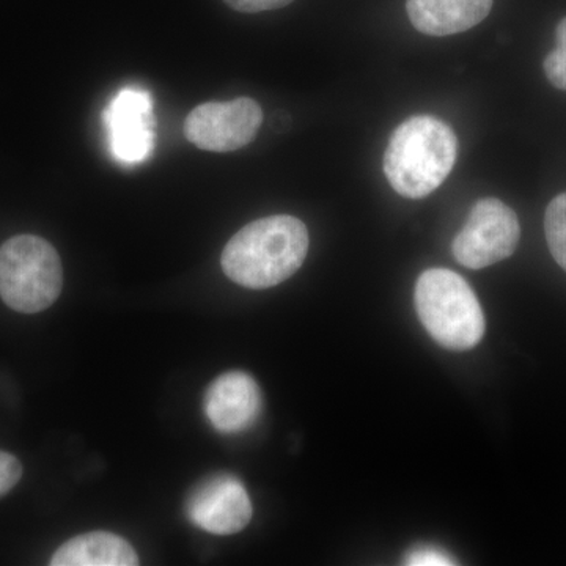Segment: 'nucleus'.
<instances>
[{"label": "nucleus", "instance_id": "f03ea898", "mask_svg": "<svg viewBox=\"0 0 566 566\" xmlns=\"http://www.w3.org/2000/svg\"><path fill=\"white\" fill-rule=\"evenodd\" d=\"M457 153L455 133L446 122L433 115H415L395 129L387 144V181L406 199H423L452 172Z\"/></svg>", "mask_w": 566, "mask_h": 566}, {"label": "nucleus", "instance_id": "ddd939ff", "mask_svg": "<svg viewBox=\"0 0 566 566\" xmlns=\"http://www.w3.org/2000/svg\"><path fill=\"white\" fill-rule=\"evenodd\" d=\"M547 81L566 92V18L558 22L556 31V50L551 51L545 59Z\"/></svg>", "mask_w": 566, "mask_h": 566}, {"label": "nucleus", "instance_id": "f257e3e1", "mask_svg": "<svg viewBox=\"0 0 566 566\" xmlns=\"http://www.w3.org/2000/svg\"><path fill=\"white\" fill-rule=\"evenodd\" d=\"M308 230L294 216L279 214L243 227L222 252V270L238 285L271 289L292 277L307 256Z\"/></svg>", "mask_w": 566, "mask_h": 566}, {"label": "nucleus", "instance_id": "1a4fd4ad", "mask_svg": "<svg viewBox=\"0 0 566 566\" xmlns=\"http://www.w3.org/2000/svg\"><path fill=\"white\" fill-rule=\"evenodd\" d=\"M203 411L211 427L222 434L248 431L263 412V395L255 379L245 371H229L208 386Z\"/></svg>", "mask_w": 566, "mask_h": 566}, {"label": "nucleus", "instance_id": "39448f33", "mask_svg": "<svg viewBox=\"0 0 566 566\" xmlns=\"http://www.w3.org/2000/svg\"><path fill=\"white\" fill-rule=\"evenodd\" d=\"M520 237L516 212L501 200L488 197L474 205L463 230L453 240V256L469 270H483L512 256Z\"/></svg>", "mask_w": 566, "mask_h": 566}, {"label": "nucleus", "instance_id": "dca6fc26", "mask_svg": "<svg viewBox=\"0 0 566 566\" xmlns=\"http://www.w3.org/2000/svg\"><path fill=\"white\" fill-rule=\"evenodd\" d=\"M223 2L241 13H260V11L283 9L293 0H223Z\"/></svg>", "mask_w": 566, "mask_h": 566}, {"label": "nucleus", "instance_id": "20e7f679", "mask_svg": "<svg viewBox=\"0 0 566 566\" xmlns=\"http://www.w3.org/2000/svg\"><path fill=\"white\" fill-rule=\"evenodd\" d=\"M63 270L54 245L18 234L0 248V297L20 314H39L61 296Z\"/></svg>", "mask_w": 566, "mask_h": 566}, {"label": "nucleus", "instance_id": "0eeeda50", "mask_svg": "<svg viewBox=\"0 0 566 566\" xmlns=\"http://www.w3.org/2000/svg\"><path fill=\"white\" fill-rule=\"evenodd\" d=\"M186 516L212 535H233L252 520V502L241 480L230 474L208 476L186 499Z\"/></svg>", "mask_w": 566, "mask_h": 566}, {"label": "nucleus", "instance_id": "7ed1b4c3", "mask_svg": "<svg viewBox=\"0 0 566 566\" xmlns=\"http://www.w3.org/2000/svg\"><path fill=\"white\" fill-rule=\"evenodd\" d=\"M415 303L424 329L444 348L468 352L482 342L485 315L460 274L444 268L424 271L417 279Z\"/></svg>", "mask_w": 566, "mask_h": 566}, {"label": "nucleus", "instance_id": "6e6552de", "mask_svg": "<svg viewBox=\"0 0 566 566\" xmlns=\"http://www.w3.org/2000/svg\"><path fill=\"white\" fill-rule=\"evenodd\" d=\"M111 151L123 164L145 161L155 148V115L150 92L126 87L103 112Z\"/></svg>", "mask_w": 566, "mask_h": 566}, {"label": "nucleus", "instance_id": "2eb2a0df", "mask_svg": "<svg viewBox=\"0 0 566 566\" xmlns=\"http://www.w3.org/2000/svg\"><path fill=\"white\" fill-rule=\"evenodd\" d=\"M449 554L444 551L436 549V547H419V549L412 551L408 557H406V565L412 566H434V565H455Z\"/></svg>", "mask_w": 566, "mask_h": 566}, {"label": "nucleus", "instance_id": "f8f14e48", "mask_svg": "<svg viewBox=\"0 0 566 566\" xmlns=\"http://www.w3.org/2000/svg\"><path fill=\"white\" fill-rule=\"evenodd\" d=\"M545 233L554 260L566 271V192L547 205Z\"/></svg>", "mask_w": 566, "mask_h": 566}, {"label": "nucleus", "instance_id": "9d476101", "mask_svg": "<svg viewBox=\"0 0 566 566\" xmlns=\"http://www.w3.org/2000/svg\"><path fill=\"white\" fill-rule=\"evenodd\" d=\"M493 9V0H408L406 11L417 31L455 35L475 28Z\"/></svg>", "mask_w": 566, "mask_h": 566}, {"label": "nucleus", "instance_id": "423d86ee", "mask_svg": "<svg viewBox=\"0 0 566 566\" xmlns=\"http://www.w3.org/2000/svg\"><path fill=\"white\" fill-rule=\"evenodd\" d=\"M262 123L263 111L255 99L205 103L189 112L185 136L200 150L237 151L255 139Z\"/></svg>", "mask_w": 566, "mask_h": 566}, {"label": "nucleus", "instance_id": "9b49d317", "mask_svg": "<svg viewBox=\"0 0 566 566\" xmlns=\"http://www.w3.org/2000/svg\"><path fill=\"white\" fill-rule=\"evenodd\" d=\"M52 566H134L139 565L134 547L111 532H91L63 543L51 558Z\"/></svg>", "mask_w": 566, "mask_h": 566}, {"label": "nucleus", "instance_id": "4468645a", "mask_svg": "<svg viewBox=\"0 0 566 566\" xmlns=\"http://www.w3.org/2000/svg\"><path fill=\"white\" fill-rule=\"evenodd\" d=\"M22 476V465L17 457L0 450V497L9 494Z\"/></svg>", "mask_w": 566, "mask_h": 566}]
</instances>
